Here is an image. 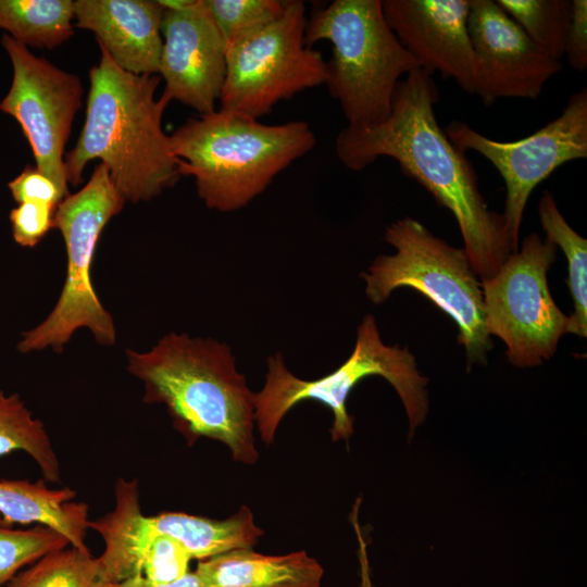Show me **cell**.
I'll list each match as a JSON object with an SVG mask.
<instances>
[{
  "label": "cell",
  "instance_id": "obj_13",
  "mask_svg": "<svg viewBox=\"0 0 587 587\" xmlns=\"http://www.w3.org/2000/svg\"><path fill=\"white\" fill-rule=\"evenodd\" d=\"M467 29L475 58V95L536 99L563 64L546 54L494 0H470Z\"/></svg>",
  "mask_w": 587,
  "mask_h": 587
},
{
  "label": "cell",
  "instance_id": "obj_12",
  "mask_svg": "<svg viewBox=\"0 0 587 587\" xmlns=\"http://www.w3.org/2000/svg\"><path fill=\"white\" fill-rule=\"evenodd\" d=\"M1 46L12 66V80L0 111L18 123L35 166L67 197L64 150L83 104V84L77 75L37 57L7 34L1 37Z\"/></svg>",
  "mask_w": 587,
  "mask_h": 587
},
{
  "label": "cell",
  "instance_id": "obj_30",
  "mask_svg": "<svg viewBox=\"0 0 587 587\" xmlns=\"http://www.w3.org/2000/svg\"><path fill=\"white\" fill-rule=\"evenodd\" d=\"M563 55L577 71L587 67V1L573 0L571 23Z\"/></svg>",
  "mask_w": 587,
  "mask_h": 587
},
{
  "label": "cell",
  "instance_id": "obj_23",
  "mask_svg": "<svg viewBox=\"0 0 587 587\" xmlns=\"http://www.w3.org/2000/svg\"><path fill=\"white\" fill-rule=\"evenodd\" d=\"M13 451L26 452L48 482L60 483V462L45 425L18 395L0 389V455Z\"/></svg>",
  "mask_w": 587,
  "mask_h": 587
},
{
  "label": "cell",
  "instance_id": "obj_5",
  "mask_svg": "<svg viewBox=\"0 0 587 587\" xmlns=\"http://www.w3.org/2000/svg\"><path fill=\"white\" fill-rule=\"evenodd\" d=\"M304 37L310 47L332 43L324 85L340 104L347 126L383 122L400 78L420 67L389 27L382 0H334L313 11Z\"/></svg>",
  "mask_w": 587,
  "mask_h": 587
},
{
  "label": "cell",
  "instance_id": "obj_25",
  "mask_svg": "<svg viewBox=\"0 0 587 587\" xmlns=\"http://www.w3.org/2000/svg\"><path fill=\"white\" fill-rule=\"evenodd\" d=\"M526 35L549 57H563L571 23L570 0H497Z\"/></svg>",
  "mask_w": 587,
  "mask_h": 587
},
{
  "label": "cell",
  "instance_id": "obj_2",
  "mask_svg": "<svg viewBox=\"0 0 587 587\" xmlns=\"http://www.w3.org/2000/svg\"><path fill=\"white\" fill-rule=\"evenodd\" d=\"M99 49L100 60L89 70L86 120L64 157L66 180L78 186L87 163L99 159L125 201H148L182 177L162 126L171 101L155 98L159 75L126 72Z\"/></svg>",
  "mask_w": 587,
  "mask_h": 587
},
{
  "label": "cell",
  "instance_id": "obj_8",
  "mask_svg": "<svg viewBox=\"0 0 587 587\" xmlns=\"http://www.w3.org/2000/svg\"><path fill=\"white\" fill-rule=\"evenodd\" d=\"M125 202L107 167L99 163L85 186L58 205L54 228L61 232L66 247L65 282L50 314L23 333L17 344L21 353L45 348L61 352L74 332L82 327L88 328L100 345L115 342L112 316L95 291L90 272L100 235Z\"/></svg>",
  "mask_w": 587,
  "mask_h": 587
},
{
  "label": "cell",
  "instance_id": "obj_10",
  "mask_svg": "<svg viewBox=\"0 0 587 587\" xmlns=\"http://www.w3.org/2000/svg\"><path fill=\"white\" fill-rule=\"evenodd\" d=\"M557 250L548 238L533 233L491 278L480 280L486 329L504 342L514 366L532 367L551 359L567 333L569 315L554 302L547 278Z\"/></svg>",
  "mask_w": 587,
  "mask_h": 587
},
{
  "label": "cell",
  "instance_id": "obj_7",
  "mask_svg": "<svg viewBox=\"0 0 587 587\" xmlns=\"http://www.w3.org/2000/svg\"><path fill=\"white\" fill-rule=\"evenodd\" d=\"M385 240L396 253L378 255L361 274L369 300L380 304L397 288L417 290L455 323L467 370L487 364L492 341L485 325L480 279L465 250L450 246L412 217L390 224Z\"/></svg>",
  "mask_w": 587,
  "mask_h": 587
},
{
  "label": "cell",
  "instance_id": "obj_6",
  "mask_svg": "<svg viewBox=\"0 0 587 587\" xmlns=\"http://www.w3.org/2000/svg\"><path fill=\"white\" fill-rule=\"evenodd\" d=\"M384 377L397 391L409 419V439L428 412L427 378L422 376L408 347L383 342L376 320L367 314L357 329L350 357L335 371L317 379L295 376L285 365L280 352L267 358L265 383L255 394L254 419L265 446H270L283 417L296 404L314 400L329 408L334 421V441L348 440L353 434V417L347 411V399L365 377Z\"/></svg>",
  "mask_w": 587,
  "mask_h": 587
},
{
  "label": "cell",
  "instance_id": "obj_28",
  "mask_svg": "<svg viewBox=\"0 0 587 587\" xmlns=\"http://www.w3.org/2000/svg\"><path fill=\"white\" fill-rule=\"evenodd\" d=\"M55 211V207L45 203H17L10 212L14 241L25 248L37 246L54 228Z\"/></svg>",
  "mask_w": 587,
  "mask_h": 587
},
{
  "label": "cell",
  "instance_id": "obj_4",
  "mask_svg": "<svg viewBox=\"0 0 587 587\" xmlns=\"http://www.w3.org/2000/svg\"><path fill=\"white\" fill-rule=\"evenodd\" d=\"M170 141L180 176L195 178L205 205L232 212L261 195L316 138L304 121L268 125L216 109L188 118Z\"/></svg>",
  "mask_w": 587,
  "mask_h": 587
},
{
  "label": "cell",
  "instance_id": "obj_32",
  "mask_svg": "<svg viewBox=\"0 0 587 587\" xmlns=\"http://www.w3.org/2000/svg\"><path fill=\"white\" fill-rule=\"evenodd\" d=\"M359 559L361 567V587H372L369 572V563L366 558L365 542L360 541Z\"/></svg>",
  "mask_w": 587,
  "mask_h": 587
},
{
  "label": "cell",
  "instance_id": "obj_18",
  "mask_svg": "<svg viewBox=\"0 0 587 587\" xmlns=\"http://www.w3.org/2000/svg\"><path fill=\"white\" fill-rule=\"evenodd\" d=\"M195 573L202 587H321L324 575L305 551L265 555L252 548L199 561Z\"/></svg>",
  "mask_w": 587,
  "mask_h": 587
},
{
  "label": "cell",
  "instance_id": "obj_15",
  "mask_svg": "<svg viewBox=\"0 0 587 587\" xmlns=\"http://www.w3.org/2000/svg\"><path fill=\"white\" fill-rule=\"evenodd\" d=\"M386 21L419 66L475 95V58L467 29L470 0H383Z\"/></svg>",
  "mask_w": 587,
  "mask_h": 587
},
{
  "label": "cell",
  "instance_id": "obj_9",
  "mask_svg": "<svg viewBox=\"0 0 587 587\" xmlns=\"http://www.w3.org/2000/svg\"><path fill=\"white\" fill-rule=\"evenodd\" d=\"M305 4L286 0L273 22L226 49L220 110L259 120L275 104L325 84L326 61L305 43Z\"/></svg>",
  "mask_w": 587,
  "mask_h": 587
},
{
  "label": "cell",
  "instance_id": "obj_27",
  "mask_svg": "<svg viewBox=\"0 0 587 587\" xmlns=\"http://www.w3.org/2000/svg\"><path fill=\"white\" fill-rule=\"evenodd\" d=\"M226 49L276 20L286 0H203Z\"/></svg>",
  "mask_w": 587,
  "mask_h": 587
},
{
  "label": "cell",
  "instance_id": "obj_11",
  "mask_svg": "<svg viewBox=\"0 0 587 587\" xmlns=\"http://www.w3.org/2000/svg\"><path fill=\"white\" fill-rule=\"evenodd\" d=\"M445 132L458 149L479 153L501 175L505 185L501 214L515 252L524 210L536 186L564 163L587 158V88L573 93L558 117L515 141L494 140L460 121Z\"/></svg>",
  "mask_w": 587,
  "mask_h": 587
},
{
  "label": "cell",
  "instance_id": "obj_20",
  "mask_svg": "<svg viewBox=\"0 0 587 587\" xmlns=\"http://www.w3.org/2000/svg\"><path fill=\"white\" fill-rule=\"evenodd\" d=\"M153 530L172 537L199 561L243 548H252L264 534L243 505L225 520H213L183 512H165L148 516Z\"/></svg>",
  "mask_w": 587,
  "mask_h": 587
},
{
  "label": "cell",
  "instance_id": "obj_26",
  "mask_svg": "<svg viewBox=\"0 0 587 587\" xmlns=\"http://www.w3.org/2000/svg\"><path fill=\"white\" fill-rule=\"evenodd\" d=\"M0 524V587L7 585L18 571L53 551L70 546L59 532L43 525L29 529H13Z\"/></svg>",
  "mask_w": 587,
  "mask_h": 587
},
{
  "label": "cell",
  "instance_id": "obj_3",
  "mask_svg": "<svg viewBox=\"0 0 587 587\" xmlns=\"http://www.w3.org/2000/svg\"><path fill=\"white\" fill-rule=\"evenodd\" d=\"M126 357L128 372L143 384V401L163 403L188 444L207 437L227 446L237 462L258 461L255 394L226 344L170 333L151 350L127 349Z\"/></svg>",
  "mask_w": 587,
  "mask_h": 587
},
{
  "label": "cell",
  "instance_id": "obj_19",
  "mask_svg": "<svg viewBox=\"0 0 587 587\" xmlns=\"http://www.w3.org/2000/svg\"><path fill=\"white\" fill-rule=\"evenodd\" d=\"M75 496L70 487L49 488L42 480L0 479V514L9 525L37 523L53 528L70 546L89 553L88 505L73 501Z\"/></svg>",
  "mask_w": 587,
  "mask_h": 587
},
{
  "label": "cell",
  "instance_id": "obj_33",
  "mask_svg": "<svg viewBox=\"0 0 587 587\" xmlns=\"http://www.w3.org/2000/svg\"><path fill=\"white\" fill-rule=\"evenodd\" d=\"M164 10H182L190 5L193 0H158Z\"/></svg>",
  "mask_w": 587,
  "mask_h": 587
},
{
  "label": "cell",
  "instance_id": "obj_29",
  "mask_svg": "<svg viewBox=\"0 0 587 587\" xmlns=\"http://www.w3.org/2000/svg\"><path fill=\"white\" fill-rule=\"evenodd\" d=\"M8 188L17 203L38 202L58 208L66 196L58 185L36 166L27 165L8 183Z\"/></svg>",
  "mask_w": 587,
  "mask_h": 587
},
{
  "label": "cell",
  "instance_id": "obj_21",
  "mask_svg": "<svg viewBox=\"0 0 587 587\" xmlns=\"http://www.w3.org/2000/svg\"><path fill=\"white\" fill-rule=\"evenodd\" d=\"M72 0H0V28L29 48L54 49L74 35Z\"/></svg>",
  "mask_w": 587,
  "mask_h": 587
},
{
  "label": "cell",
  "instance_id": "obj_22",
  "mask_svg": "<svg viewBox=\"0 0 587 587\" xmlns=\"http://www.w3.org/2000/svg\"><path fill=\"white\" fill-rule=\"evenodd\" d=\"M546 238L560 248L567 263L566 284L573 301L567 333L587 336V240L578 235L561 214L552 193L542 192L538 203Z\"/></svg>",
  "mask_w": 587,
  "mask_h": 587
},
{
  "label": "cell",
  "instance_id": "obj_17",
  "mask_svg": "<svg viewBox=\"0 0 587 587\" xmlns=\"http://www.w3.org/2000/svg\"><path fill=\"white\" fill-rule=\"evenodd\" d=\"M114 498L111 512L88 523L104 541V550L97 560L102 579L111 584L142 577L157 536L141 512L137 479L118 478Z\"/></svg>",
  "mask_w": 587,
  "mask_h": 587
},
{
  "label": "cell",
  "instance_id": "obj_1",
  "mask_svg": "<svg viewBox=\"0 0 587 587\" xmlns=\"http://www.w3.org/2000/svg\"><path fill=\"white\" fill-rule=\"evenodd\" d=\"M438 88L433 76L415 68L400 80L388 116L363 127L346 126L336 138L341 163L361 171L380 157L422 185L454 216L463 249L480 280L491 278L511 253L505 223L480 192L477 174L437 122Z\"/></svg>",
  "mask_w": 587,
  "mask_h": 587
},
{
  "label": "cell",
  "instance_id": "obj_24",
  "mask_svg": "<svg viewBox=\"0 0 587 587\" xmlns=\"http://www.w3.org/2000/svg\"><path fill=\"white\" fill-rule=\"evenodd\" d=\"M97 558L72 546L46 554L17 573L7 587H110Z\"/></svg>",
  "mask_w": 587,
  "mask_h": 587
},
{
  "label": "cell",
  "instance_id": "obj_16",
  "mask_svg": "<svg viewBox=\"0 0 587 587\" xmlns=\"http://www.w3.org/2000/svg\"><path fill=\"white\" fill-rule=\"evenodd\" d=\"M163 14L153 0L74 1L75 26L92 32L114 63L136 75H159Z\"/></svg>",
  "mask_w": 587,
  "mask_h": 587
},
{
  "label": "cell",
  "instance_id": "obj_14",
  "mask_svg": "<svg viewBox=\"0 0 587 587\" xmlns=\"http://www.w3.org/2000/svg\"><path fill=\"white\" fill-rule=\"evenodd\" d=\"M161 32L162 95L200 115L215 111L226 76V46L203 0L164 10Z\"/></svg>",
  "mask_w": 587,
  "mask_h": 587
},
{
  "label": "cell",
  "instance_id": "obj_31",
  "mask_svg": "<svg viewBox=\"0 0 587 587\" xmlns=\"http://www.w3.org/2000/svg\"><path fill=\"white\" fill-rule=\"evenodd\" d=\"M110 587H202L195 572H188L183 577L171 583H154L145 577H133L120 583L111 584Z\"/></svg>",
  "mask_w": 587,
  "mask_h": 587
}]
</instances>
